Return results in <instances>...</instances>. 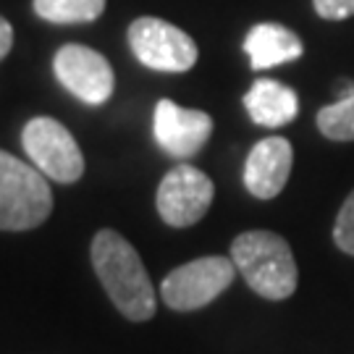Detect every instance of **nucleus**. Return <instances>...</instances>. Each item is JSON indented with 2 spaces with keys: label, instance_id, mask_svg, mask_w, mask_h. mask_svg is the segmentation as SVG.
<instances>
[{
  "label": "nucleus",
  "instance_id": "obj_1",
  "mask_svg": "<svg viewBox=\"0 0 354 354\" xmlns=\"http://www.w3.org/2000/svg\"><path fill=\"white\" fill-rule=\"evenodd\" d=\"M92 266L111 302L129 320H150L155 315V289L137 250L111 228L92 239Z\"/></svg>",
  "mask_w": 354,
  "mask_h": 354
},
{
  "label": "nucleus",
  "instance_id": "obj_2",
  "mask_svg": "<svg viewBox=\"0 0 354 354\" xmlns=\"http://www.w3.org/2000/svg\"><path fill=\"white\" fill-rule=\"evenodd\" d=\"M231 260L247 286L266 299H286L297 291V263L289 241L273 231H244L231 244Z\"/></svg>",
  "mask_w": 354,
  "mask_h": 354
},
{
  "label": "nucleus",
  "instance_id": "obj_3",
  "mask_svg": "<svg viewBox=\"0 0 354 354\" xmlns=\"http://www.w3.org/2000/svg\"><path fill=\"white\" fill-rule=\"evenodd\" d=\"M45 178L35 165L0 150V231H26L50 215L53 194Z\"/></svg>",
  "mask_w": 354,
  "mask_h": 354
},
{
  "label": "nucleus",
  "instance_id": "obj_4",
  "mask_svg": "<svg viewBox=\"0 0 354 354\" xmlns=\"http://www.w3.org/2000/svg\"><path fill=\"white\" fill-rule=\"evenodd\" d=\"M21 145L39 174L58 184H74L84 174V155L71 131L55 118H32L21 131Z\"/></svg>",
  "mask_w": 354,
  "mask_h": 354
},
{
  "label": "nucleus",
  "instance_id": "obj_5",
  "mask_svg": "<svg viewBox=\"0 0 354 354\" xmlns=\"http://www.w3.org/2000/svg\"><path fill=\"white\" fill-rule=\"evenodd\" d=\"M236 273L239 270L231 257H221V254L200 257L171 270L160 286V294H163V302L176 313L200 310L213 302L215 297H221L234 283Z\"/></svg>",
  "mask_w": 354,
  "mask_h": 354
},
{
  "label": "nucleus",
  "instance_id": "obj_6",
  "mask_svg": "<svg viewBox=\"0 0 354 354\" xmlns=\"http://www.w3.org/2000/svg\"><path fill=\"white\" fill-rule=\"evenodd\" d=\"M129 45L137 61L155 71L181 74L197 64L194 39L184 29L155 16H142L129 26Z\"/></svg>",
  "mask_w": 354,
  "mask_h": 354
},
{
  "label": "nucleus",
  "instance_id": "obj_7",
  "mask_svg": "<svg viewBox=\"0 0 354 354\" xmlns=\"http://www.w3.org/2000/svg\"><path fill=\"white\" fill-rule=\"evenodd\" d=\"M215 187L210 176L194 165H174L158 187V213L168 226L187 228L203 221L213 203Z\"/></svg>",
  "mask_w": 354,
  "mask_h": 354
},
{
  "label": "nucleus",
  "instance_id": "obj_8",
  "mask_svg": "<svg viewBox=\"0 0 354 354\" xmlns=\"http://www.w3.org/2000/svg\"><path fill=\"white\" fill-rule=\"evenodd\" d=\"M53 71L74 97L87 105H102L113 95V68L105 55L87 45H64L53 58Z\"/></svg>",
  "mask_w": 354,
  "mask_h": 354
},
{
  "label": "nucleus",
  "instance_id": "obj_9",
  "mask_svg": "<svg viewBox=\"0 0 354 354\" xmlns=\"http://www.w3.org/2000/svg\"><path fill=\"white\" fill-rule=\"evenodd\" d=\"M155 140L160 150L171 158L187 160L203 150L213 134V118L205 111L181 108L174 100H160L155 105Z\"/></svg>",
  "mask_w": 354,
  "mask_h": 354
},
{
  "label": "nucleus",
  "instance_id": "obj_10",
  "mask_svg": "<svg viewBox=\"0 0 354 354\" xmlns=\"http://www.w3.org/2000/svg\"><path fill=\"white\" fill-rule=\"evenodd\" d=\"M294 150L283 137H268L254 145L244 163V187L257 200H273L291 176Z\"/></svg>",
  "mask_w": 354,
  "mask_h": 354
},
{
  "label": "nucleus",
  "instance_id": "obj_11",
  "mask_svg": "<svg viewBox=\"0 0 354 354\" xmlns=\"http://www.w3.org/2000/svg\"><path fill=\"white\" fill-rule=\"evenodd\" d=\"M244 50L250 55V66L254 71H266L273 66L291 64L304 53V45L299 35H294L289 26L283 24H257L247 32Z\"/></svg>",
  "mask_w": 354,
  "mask_h": 354
},
{
  "label": "nucleus",
  "instance_id": "obj_12",
  "mask_svg": "<svg viewBox=\"0 0 354 354\" xmlns=\"http://www.w3.org/2000/svg\"><path fill=\"white\" fill-rule=\"evenodd\" d=\"M244 108L257 127L279 129L297 118L299 97L294 89L276 79H257L244 95Z\"/></svg>",
  "mask_w": 354,
  "mask_h": 354
},
{
  "label": "nucleus",
  "instance_id": "obj_13",
  "mask_svg": "<svg viewBox=\"0 0 354 354\" xmlns=\"http://www.w3.org/2000/svg\"><path fill=\"white\" fill-rule=\"evenodd\" d=\"M102 11L105 0H35V13L53 24H87Z\"/></svg>",
  "mask_w": 354,
  "mask_h": 354
},
{
  "label": "nucleus",
  "instance_id": "obj_14",
  "mask_svg": "<svg viewBox=\"0 0 354 354\" xmlns=\"http://www.w3.org/2000/svg\"><path fill=\"white\" fill-rule=\"evenodd\" d=\"M317 129L333 142H354V84H346L342 100L320 108Z\"/></svg>",
  "mask_w": 354,
  "mask_h": 354
},
{
  "label": "nucleus",
  "instance_id": "obj_15",
  "mask_svg": "<svg viewBox=\"0 0 354 354\" xmlns=\"http://www.w3.org/2000/svg\"><path fill=\"white\" fill-rule=\"evenodd\" d=\"M333 241L339 244V250L346 254H354V189L352 194L344 200L336 226H333Z\"/></svg>",
  "mask_w": 354,
  "mask_h": 354
},
{
  "label": "nucleus",
  "instance_id": "obj_16",
  "mask_svg": "<svg viewBox=\"0 0 354 354\" xmlns=\"http://www.w3.org/2000/svg\"><path fill=\"white\" fill-rule=\"evenodd\" d=\"M315 3L317 16L330 19V21H342L354 16V0H313Z\"/></svg>",
  "mask_w": 354,
  "mask_h": 354
},
{
  "label": "nucleus",
  "instance_id": "obj_17",
  "mask_svg": "<svg viewBox=\"0 0 354 354\" xmlns=\"http://www.w3.org/2000/svg\"><path fill=\"white\" fill-rule=\"evenodd\" d=\"M11 45H13V29H11V24L0 16V61L8 55Z\"/></svg>",
  "mask_w": 354,
  "mask_h": 354
}]
</instances>
